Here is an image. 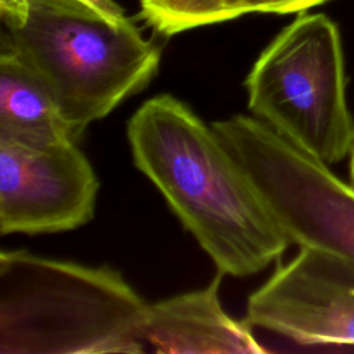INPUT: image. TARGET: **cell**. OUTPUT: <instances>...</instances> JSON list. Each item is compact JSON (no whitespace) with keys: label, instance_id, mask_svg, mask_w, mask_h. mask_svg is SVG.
<instances>
[{"label":"cell","instance_id":"6da1fadb","mask_svg":"<svg viewBox=\"0 0 354 354\" xmlns=\"http://www.w3.org/2000/svg\"><path fill=\"white\" fill-rule=\"evenodd\" d=\"M126 133L136 167L220 272L245 278L281 259L292 242L213 126L185 102L169 93L151 97Z\"/></svg>","mask_w":354,"mask_h":354},{"label":"cell","instance_id":"7a4b0ae2","mask_svg":"<svg viewBox=\"0 0 354 354\" xmlns=\"http://www.w3.org/2000/svg\"><path fill=\"white\" fill-rule=\"evenodd\" d=\"M26 4L1 19L3 41L39 76L77 140L158 73L160 47L113 0Z\"/></svg>","mask_w":354,"mask_h":354},{"label":"cell","instance_id":"3957f363","mask_svg":"<svg viewBox=\"0 0 354 354\" xmlns=\"http://www.w3.org/2000/svg\"><path fill=\"white\" fill-rule=\"evenodd\" d=\"M148 306L108 266L0 253V354L142 353Z\"/></svg>","mask_w":354,"mask_h":354},{"label":"cell","instance_id":"277c9868","mask_svg":"<svg viewBox=\"0 0 354 354\" xmlns=\"http://www.w3.org/2000/svg\"><path fill=\"white\" fill-rule=\"evenodd\" d=\"M245 87L248 108L315 159L343 160L354 147L344 58L336 25L300 14L261 51Z\"/></svg>","mask_w":354,"mask_h":354},{"label":"cell","instance_id":"5b68a950","mask_svg":"<svg viewBox=\"0 0 354 354\" xmlns=\"http://www.w3.org/2000/svg\"><path fill=\"white\" fill-rule=\"evenodd\" d=\"M212 126L292 243L354 260L351 183L254 116L234 115Z\"/></svg>","mask_w":354,"mask_h":354},{"label":"cell","instance_id":"8992f818","mask_svg":"<svg viewBox=\"0 0 354 354\" xmlns=\"http://www.w3.org/2000/svg\"><path fill=\"white\" fill-rule=\"evenodd\" d=\"M245 321L303 346H354V260L300 246L248 297Z\"/></svg>","mask_w":354,"mask_h":354},{"label":"cell","instance_id":"52a82bcc","mask_svg":"<svg viewBox=\"0 0 354 354\" xmlns=\"http://www.w3.org/2000/svg\"><path fill=\"white\" fill-rule=\"evenodd\" d=\"M100 181L71 141L29 148L0 138V232L53 234L94 217Z\"/></svg>","mask_w":354,"mask_h":354},{"label":"cell","instance_id":"ba28073f","mask_svg":"<svg viewBox=\"0 0 354 354\" xmlns=\"http://www.w3.org/2000/svg\"><path fill=\"white\" fill-rule=\"evenodd\" d=\"M223 272L203 289L181 293L148 306L142 339L156 353L260 354L268 353L245 319L231 318L218 289Z\"/></svg>","mask_w":354,"mask_h":354},{"label":"cell","instance_id":"9c48e42d","mask_svg":"<svg viewBox=\"0 0 354 354\" xmlns=\"http://www.w3.org/2000/svg\"><path fill=\"white\" fill-rule=\"evenodd\" d=\"M0 138L29 148L79 141L43 82L4 41L0 54Z\"/></svg>","mask_w":354,"mask_h":354},{"label":"cell","instance_id":"30bf717a","mask_svg":"<svg viewBox=\"0 0 354 354\" xmlns=\"http://www.w3.org/2000/svg\"><path fill=\"white\" fill-rule=\"evenodd\" d=\"M140 17L163 36L227 21L221 0H140Z\"/></svg>","mask_w":354,"mask_h":354},{"label":"cell","instance_id":"8fae6325","mask_svg":"<svg viewBox=\"0 0 354 354\" xmlns=\"http://www.w3.org/2000/svg\"><path fill=\"white\" fill-rule=\"evenodd\" d=\"M325 0H221L225 18L234 19L249 12H296Z\"/></svg>","mask_w":354,"mask_h":354},{"label":"cell","instance_id":"7c38bea8","mask_svg":"<svg viewBox=\"0 0 354 354\" xmlns=\"http://www.w3.org/2000/svg\"><path fill=\"white\" fill-rule=\"evenodd\" d=\"M348 174H350V183L354 185V147L350 153V163H348Z\"/></svg>","mask_w":354,"mask_h":354}]
</instances>
